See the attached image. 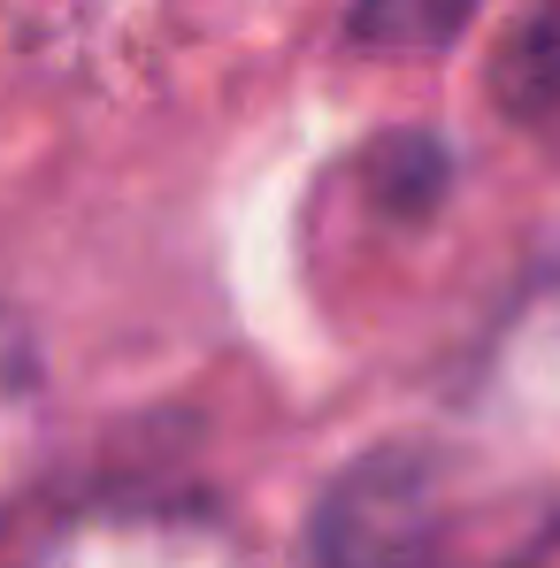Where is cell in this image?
Instances as JSON below:
<instances>
[{"instance_id": "6da1fadb", "label": "cell", "mask_w": 560, "mask_h": 568, "mask_svg": "<svg viewBox=\"0 0 560 568\" xmlns=\"http://www.w3.org/2000/svg\"><path fill=\"white\" fill-rule=\"evenodd\" d=\"M454 561V476L430 446H369L330 476L307 515L299 568H446Z\"/></svg>"}, {"instance_id": "7a4b0ae2", "label": "cell", "mask_w": 560, "mask_h": 568, "mask_svg": "<svg viewBox=\"0 0 560 568\" xmlns=\"http://www.w3.org/2000/svg\"><path fill=\"white\" fill-rule=\"evenodd\" d=\"M39 568H238V546L185 507H154V499H123V507H85L70 515Z\"/></svg>"}, {"instance_id": "3957f363", "label": "cell", "mask_w": 560, "mask_h": 568, "mask_svg": "<svg viewBox=\"0 0 560 568\" xmlns=\"http://www.w3.org/2000/svg\"><path fill=\"white\" fill-rule=\"evenodd\" d=\"M491 100L515 123L560 115V0H530L491 54Z\"/></svg>"}, {"instance_id": "277c9868", "label": "cell", "mask_w": 560, "mask_h": 568, "mask_svg": "<svg viewBox=\"0 0 560 568\" xmlns=\"http://www.w3.org/2000/svg\"><path fill=\"white\" fill-rule=\"evenodd\" d=\"M476 16L483 0H354L346 31L369 54H446Z\"/></svg>"}, {"instance_id": "5b68a950", "label": "cell", "mask_w": 560, "mask_h": 568, "mask_svg": "<svg viewBox=\"0 0 560 568\" xmlns=\"http://www.w3.org/2000/svg\"><path fill=\"white\" fill-rule=\"evenodd\" d=\"M31 407H39V377H31V354L23 338L0 323V484L16 476L23 446H31Z\"/></svg>"}]
</instances>
